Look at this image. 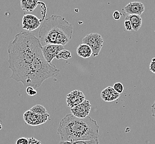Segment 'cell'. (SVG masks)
Returning <instances> with one entry per match:
<instances>
[{
  "label": "cell",
  "instance_id": "cell-1",
  "mask_svg": "<svg viewBox=\"0 0 155 144\" xmlns=\"http://www.w3.org/2000/svg\"><path fill=\"white\" fill-rule=\"evenodd\" d=\"M38 38L26 32H21L10 41L8 47V68L12 71L11 78L23 84L27 78L31 64L42 50Z\"/></svg>",
  "mask_w": 155,
  "mask_h": 144
},
{
  "label": "cell",
  "instance_id": "cell-2",
  "mask_svg": "<svg viewBox=\"0 0 155 144\" xmlns=\"http://www.w3.org/2000/svg\"><path fill=\"white\" fill-rule=\"evenodd\" d=\"M99 129L96 120L91 117L79 118L71 113L61 120L57 131L61 141L71 142L98 139Z\"/></svg>",
  "mask_w": 155,
  "mask_h": 144
},
{
  "label": "cell",
  "instance_id": "cell-3",
  "mask_svg": "<svg viewBox=\"0 0 155 144\" xmlns=\"http://www.w3.org/2000/svg\"><path fill=\"white\" fill-rule=\"evenodd\" d=\"M73 30L72 25L64 17L53 15L44 21L38 38L42 46L48 44L64 46L71 39Z\"/></svg>",
  "mask_w": 155,
  "mask_h": 144
},
{
  "label": "cell",
  "instance_id": "cell-4",
  "mask_svg": "<svg viewBox=\"0 0 155 144\" xmlns=\"http://www.w3.org/2000/svg\"><path fill=\"white\" fill-rule=\"evenodd\" d=\"M60 72V69L54 64H50L45 60L41 50L33 60L27 78L23 85L25 87H31L36 89L47 79L59 75Z\"/></svg>",
  "mask_w": 155,
  "mask_h": 144
},
{
  "label": "cell",
  "instance_id": "cell-5",
  "mask_svg": "<svg viewBox=\"0 0 155 144\" xmlns=\"http://www.w3.org/2000/svg\"><path fill=\"white\" fill-rule=\"evenodd\" d=\"M82 43L88 45L92 50L93 57L98 56L101 52L103 45V38L97 33H91L84 37L82 40Z\"/></svg>",
  "mask_w": 155,
  "mask_h": 144
},
{
  "label": "cell",
  "instance_id": "cell-6",
  "mask_svg": "<svg viewBox=\"0 0 155 144\" xmlns=\"http://www.w3.org/2000/svg\"><path fill=\"white\" fill-rule=\"evenodd\" d=\"M49 117V114L48 113L42 115L33 113L30 110L26 111L23 114V119L25 123L32 126L43 124L47 122Z\"/></svg>",
  "mask_w": 155,
  "mask_h": 144
},
{
  "label": "cell",
  "instance_id": "cell-7",
  "mask_svg": "<svg viewBox=\"0 0 155 144\" xmlns=\"http://www.w3.org/2000/svg\"><path fill=\"white\" fill-rule=\"evenodd\" d=\"M65 50L62 45L48 44L42 47V53L44 57L50 64L52 65V61L60 51Z\"/></svg>",
  "mask_w": 155,
  "mask_h": 144
},
{
  "label": "cell",
  "instance_id": "cell-8",
  "mask_svg": "<svg viewBox=\"0 0 155 144\" xmlns=\"http://www.w3.org/2000/svg\"><path fill=\"white\" fill-rule=\"evenodd\" d=\"M41 25L40 19L33 15H25L22 19V28L28 31H35Z\"/></svg>",
  "mask_w": 155,
  "mask_h": 144
},
{
  "label": "cell",
  "instance_id": "cell-9",
  "mask_svg": "<svg viewBox=\"0 0 155 144\" xmlns=\"http://www.w3.org/2000/svg\"><path fill=\"white\" fill-rule=\"evenodd\" d=\"M91 104L88 100L84 101L83 103L76 107L71 108L72 115L79 118H85L88 116L91 110Z\"/></svg>",
  "mask_w": 155,
  "mask_h": 144
},
{
  "label": "cell",
  "instance_id": "cell-10",
  "mask_svg": "<svg viewBox=\"0 0 155 144\" xmlns=\"http://www.w3.org/2000/svg\"><path fill=\"white\" fill-rule=\"evenodd\" d=\"M86 100L84 94L80 90L72 91L66 96L67 105L70 108L77 106Z\"/></svg>",
  "mask_w": 155,
  "mask_h": 144
},
{
  "label": "cell",
  "instance_id": "cell-11",
  "mask_svg": "<svg viewBox=\"0 0 155 144\" xmlns=\"http://www.w3.org/2000/svg\"><path fill=\"white\" fill-rule=\"evenodd\" d=\"M145 6L141 2H131L127 4L123 9L127 15H137L141 16L145 11Z\"/></svg>",
  "mask_w": 155,
  "mask_h": 144
},
{
  "label": "cell",
  "instance_id": "cell-12",
  "mask_svg": "<svg viewBox=\"0 0 155 144\" xmlns=\"http://www.w3.org/2000/svg\"><path fill=\"white\" fill-rule=\"evenodd\" d=\"M120 96V94L117 93L112 87H108L105 88L102 91L101 94L102 100L107 102H112L117 100Z\"/></svg>",
  "mask_w": 155,
  "mask_h": 144
},
{
  "label": "cell",
  "instance_id": "cell-13",
  "mask_svg": "<svg viewBox=\"0 0 155 144\" xmlns=\"http://www.w3.org/2000/svg\"><path fill=\"white\" fill-rule=\"evenodd\" d=\"M125 19L129 20L132 26L133 30L134 31H138L139 30L143 23V19L140 15H127Z\"/></svg>",
  "mask_w": 155,
  "mask_h": 144
},
{
  "label": "cell",
  "instance_id": "cell-14",
  "mask_svg": "<svg viewBox=\"0 0 155 144\" xmlns=\"http://www.w3.org/2000/svg\"><path fill=\"white\" fill-rule=\"evenodd\" d=\"M20 1L22 9L29 12L34 11L39 4V0H20Z\"/></svg>",
  "mask_w": 155,
  "mask_h": 144
},
{
  "label": "cell",
  "instance_id": "cell-15",
  "mask_svg": "<svg viewBox=\"0 0 155 144\" xmlns=\"http://www.w3.org/2000/svg\"><path fill=\"white\" fill-rule=\"evenodd\" d=\"M76 53L78 56L83 58H88L92 56V50L91 48L87 44L84 43L78 46L76 50Z\"/></svg>",
  "mask_w": 155,
  "mask_h": 144
},
{
  "label": "cell",
  "instance_id": "cell-16",
  "mask_svg": "<svg viewBox=\"0 0 155 144\" xmlns=\"http://www.w3.org/2000/svg\"><path fill=\"white\" fill-rule=\"evenodd\" d=\"M59 144H99L98 139L93 140H82V141H71V142H64L60 141Z\"/></svg>",
  "mask_w": 155,
  "mask_h": 144
},
{
  "label": "cell",
  "instance_id": "cell-17",
  "mask_svg": "<svg viewBox=\"0 0 155 144\" xmlns=\"http://www.w3.org/2000/svg\"><path fill=\"white\" fill-rule=\"evenodd\" d=\"M30 110L33 113H37L39 114H42V115L48 113L46 108L40 104L34 105L30 109Z\"/></svg>",
  "mask_w": 155,
  "mask_h": 144
},
{
  "label": "cell",
  "instance_id": "cell-18",
  "mask_svg": "<svg viewBox=\"0 0 155 144\" xmlns=\"http://www.w3.org/2000/svg\"><path fill=\"white\" fill-rule=\"evenodd\" d=\"M72 57L71 53L69 50H64L60 51L59 53L56 55L55 58L57 60L60 59H64V60H68L69 58H71Z\"/></svg>",
  "mask_w": 155,
  "mask_h": 144
},
{
  "label": "cell",
  "instance_id": "cell-19",
  "mask_svg": "<svg viewBox=\"0 0 155 144\" xmlns=\"http://www.w3.org/2000/svg\"><path fill=\"white\" fill-rule=\"evenodd\" d=\"M113 88H114V89L117 93L120 94H121L123 92V91H124L123 85L121 83H120V82L115 83L114 85H113Z\"/></svg>",
  "mask_w": 155,
  "mask_h": 144
},
{
  "label": "cell",
  "instance_id": "cell-20",
  "mask_svg": "<svg viewBox=\"0 0 155 144\" xmlns=\"http://www.w3.org/2000/svg\"><path fill=\"white\" fill-rule=\"evenodd\" d=\"M26 93L28 94V95L31 96V97H34L35 95H36V94L37 93V91H35V89L34 88L31 87H28L26 88Z\"/></svg>",
  "mask_w": 155,
  "mask_h": 144
},
{
  "label": "cell",
  "instance_id": "cell-21",
  "mask_svg": "<svg viewBox=\"0 0 155 144\" xmlns=\"http://www.w3.org/2000/svg\"><path fill=\"white\" fill-rule=\"evenodd\" d=\"M124 27L125 28V29L129 31H130L133 30V28H132V26L131 24V22L129 20H127V19H125V21H124Z\"/></svg>",
  "mask_w": 155,
  "mask_h": 144
},
{
  "label": "cell",
  "instance_id": "cell-22",
  "mask_svg": "<svg viewBox=\"0 0 155 144\" xmlns=\"http://www.w3.org/2000/svg\"><path fill=\"white\" fill-rule=\"evenodd\" d=\"M29 140L28 138H21L17 139L16 141V144H28Z\"/></svg>",
  "mask_w": 155,
  "mask_h": 144
},
{
  "label": "cell",
  "instance_id": "cell-23",
  "mask_svg": "<svg viewBox=\"0 0 155 144\" xmlns=\"http://www.w3.org/2000/svg\"><path fill=\"white\" fill-rule=\"evenodd\" d=\"M149 69L151 72L155 74V58H153L149 66Z\"/></svg>",
  "mask_w": 155,
  "mask_h": 144
},
{
  "label": "cell",
  "instance_id": "cell-24",
  "mask_svg": "<svg viewBox=\"0 0 155 144\" xmlns=\"http://www.w3.org/2000/svg\"><path fill=\"white\" fill-rule=\"evenodd\" d=\"M29 140V144H41V141L36 139L34 138H28Z\"/></svg>",
  "mask_w": 155,
  "mask_h": 144
},
{
  "label": "cell",
  "instance_id": "cell-25",
  "mask_svg": "<svg viewBox=\"0 0 155 144\" xmlns=\"http://www.w3.org/2000/svg\"><path fill=\"white\" fill-rule=\"evenodd\" d=\"M113 17L115 20H119L121 17V13L118 11H115L113 14Z\"/></svg>",
  "mask_w": 155,
  "mask_h": 144
},
{
  "label": "cell",
  "instance_id": "cell-26",
  "mask_svg": "<svg viewBox=\"0 0 155 144\" xmlns=\"http://www.w3.org/2000/svg\"><path fill=\"white\" fill-rule=\"evenodd\" d=\"M151 111H152V115L155 120V101L151 106Z\"/></svg>",
  "mask_w": 155,
  "mask_h": 144
},
{
  "label": "cell",
  "instance_id": "cell-27",
  "mask_svg": "<svg viewBox=\"0 0 155 144\" xmlns=\"http://www.w3.org/2000/svg\"><path fill=\"white\" fill-rule=\"evenodd\" d=\"M2 125H1V124L0 123V130L2 129Z\"/></svg>",
  "mask_w": 155,
  "mask_h": 144
}]
</instances>
